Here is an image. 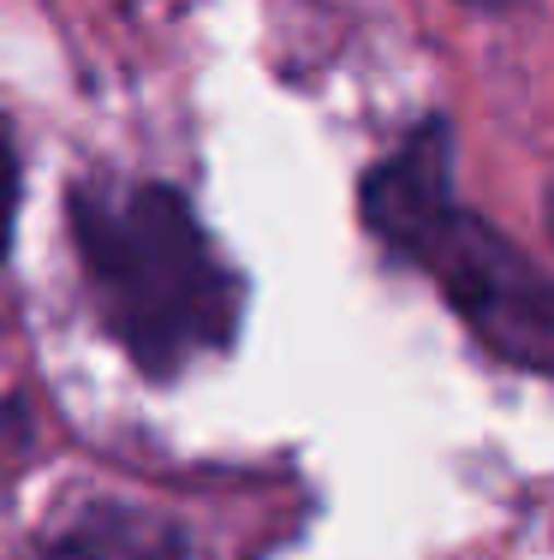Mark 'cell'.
<instances>
[{
  "label": "cell",
  "instance_id": "5",
  "mask_svg": "<svg viewBox=\"0 0 554 560\" xmlns=\"http://www.w3.org/2000/svg\"><path fill=\"white\" fill-rule=\"evenodd\" d=\"M543 209H549V233H554V185H549V197H543Z\"/></svg>",
  "mask_w": 554,
  "mask_h": 560
},
{
  "label": "cell",
  "instance_id": "2",
  "mask_svg": "<svg viewBox=\"0 0 554 560\" xmlns=\"http://www.w3.org/2000/svg\"><path fill=\"white\" fill-rule=\"evenodd\" d=\"M393 257L417 262L490 352L554 376V287L507 233L459 203H441L393 245Z\"/></svg>",
  "mask_w": 554,
  "mask_h": 560
},
{
  "label": "cell",
  "instance_id": "3",
  "mask_svg": "<svg viewBox=\"0 0 554 560\" xmlns=\"http://www.w3.org/2000/svg\"><path fill=\"white\" fill-rule=\"evenodd\" d=\"M48 560H185L179 525L138 506H90L48 542Z\"/></svg>",
  "mask_w": 554,
  "mask_h": 560
},
{
  "label": "cell",
  "instance_id": "1",
  "mask_svg": "<svg viewBox=\"0 0 554 560\" xmlns=\"http://www.w3.org/2000/svg\"><path fill=\"white\" fill-rule=\"evenodd\" d=\"M72 233L102 323L150 376H179L239 328V280L167 185H78Z\"/></svg>",
  "mask_w": 554,
  "mask_h": 560
},
{
  "label": "cell",
  "instance_id": "4",
  "mask_svg": "<svg viewBox=\"0 0 554 560\" xmlns=\"http://www.w3.org/2000/svg\"><path fill=\"white\" fill-rule=\"evenodd\" d=\"M12 209H19V150H12V131L0 126V257L12 245Z\"/></svg>",
  "mask_w": 554,
  "mask_h": 560
}]
</instances>
